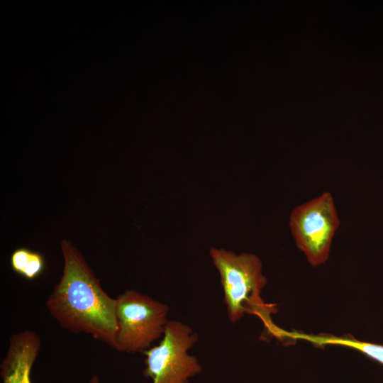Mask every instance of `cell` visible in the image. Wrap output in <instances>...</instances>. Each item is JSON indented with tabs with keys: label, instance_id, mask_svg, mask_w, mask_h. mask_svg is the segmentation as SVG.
<instances>
[{
	"label": "cell",
	"instance_id": "ba28073f",
	"mask_svg": "<svg viewBox=\"0 0 383 383\" xmlns=\"http://www.w3.org/2000/svg\"><path fill=\"white\" fill-rule=\"evenodd\" d=\"M44 268L45 260L43 256L39 252L33 251L21 276L27 279H34L42 274Z\"/></svg>",
	"mask_w": 383,
	"mask_h": 383
},
{
	"label": "cell",
	"instance_id": "5b68a950",
	"mask_svg": "<svg viewBox=\"0 0 383 383\" xmlns=\"http://www.w3.org/2000/svg\"><path fill=\"white\" fill-rule=\"evenodd\" d=\"M289 226L297 248L310 265L316 267L323 264L340 226L332 194L326 192L296 206L291 212Z\"/></svg>",
	"mask_w": 383,
	"mask_h": 383
},
{
	"label": "cell",
	"instance_id": "9c48e42d",
	"mask_svg": "<svg viewBox=\"0 0 383 383\" xmlns=\"http://www.w3.org/2000/svg\"><path fill=\"white\" fill-rule=\"evenodd\" d=\"M32 252V250L26 248H20L15 250L11 254L10 260L12 270L21 275L30 258Z\"/></svg>",
	"mask_w": 383,
	"mask_h": 383
},
{
	"label": "cell",
	"instance_id": "7a4b0ae2",
	"mask_svg": "<svg viewBox=\"0 0 383 383\" xmlns=\"http://www.w3.org/2000/svg\"><path fill=\"white\" fill-rule=\"evenodd\" d=\"M209 255L221 277L223 302L231 323H237L246 313L254 314L261 318L272 335L281 338L282 330L275 326L270 318L277 309L261 297L267 280L259 257L214 247L209 249Z\"/></svg>",
	"mask_w": 383,
	"mask_h": 383
},
{
	"label": "cell",
	"instance_id": "8992f818",
	"mask_svg": "<svg viewBox=\"0 0 383 383\" xmlns=\"http://www.w3.org/2000/svg\"><path fill=\"white\" fill-rule=\"evenodd\" d=\"M40 346V338L33 331L24 330L13 334L0 364L2 383H32L30 372ZM88 383H101V381L94 374Z\"/></svg>",
	"mask_w": 383,
	"mask_h": 383
},
{
	"label": "cell",
	"instance_id": "52a82bcc",
	"mask_svg": "<svg viewBox=\"0 0 383 383\" xmlns=\"http://www.w3.org/2000/svg\"><path fill=\"white\" fill-rule=\"evenodd\" d=\"M284 336L295 340H304L316 345H336L355 349L383 365V345L366 343L352 337H338L330 334L310 335L297 331H285Z\"/></svg>",
	"mask_w": 383,
	"mask_h": 383
},
{
	"label": "cell",
	"instance_id": "3957f363",
	"mask_svg": "<svg viewBox=\"0 0 383 383\" xmlns=\"http://www.w3.org/2000/svg\"><path fill=\"white\" fill-rule=\"evenodd\" d=\"M116 299V351L144 352L162 337L169 321L167 304L133 289L126 290Z\"/></svg>",
	"mask_w": 383,
	"mask_h": 383
},
{
	"label": "cell",
	"instance_id": "277c9868",
	"mask_svg": "<svg viewBox=\"0 0 383 383\" xmlns=\"http://www.w3.org/2000/svg\"><path fill=\"white\" fill-rule=\"evenodd\" d=\"M198 340L189 325L169 320L159 344L143 352V376L152 383H188L202 369L198 359L188 353Z\"/></svg>",
	"mask_w": 383,
	"mask_h": 383
},
{
	"label": "cell",
	"instance_id": "6da1fadb",
	"mask_svg": "<svg viewBox=\"0 0 383 383\" xmlns=\"http://www.w3.org/2000/svg\"><path fill=\"white\" fill-rule=\"evenodd\" d=\"M61 250L62 275L46 301L48 312L62 328L90 335L115 350L116 299L103 289L82 255L70 242L63 240Z\"/></svg>",
	"mask_w": 383,
	"mask_h": 383
}]
</instances>
